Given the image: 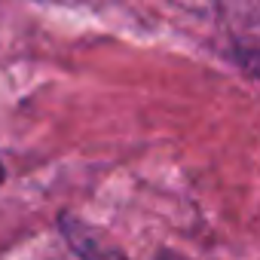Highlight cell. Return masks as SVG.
I'll use <instances>...</instances> for the list:
<instances>
[{"label":"cell","mask_w":260,"mask_h":260,"mask_svg":"<svg viewBox=\"0 0 260 260\" xmlns=\"http://www.w3.org/2000/svg\"><path fill=\"white\" fill-rule=\"evenodd\" d=\"M58 226H61L64 239H68V245H71L83 260H128V257L119 254L116 248H107L104 242H98V239L89 233V226H86L83 220H77L74 214H61ZM159 260H184V257H178V254H172V251H162Z\"/></svg>","instance_id":"cell-1"},{"label":"cell","mask_w":260,"mask_h":260,"mask_svg":"<svg viewBox=\"0 0 260 260\" xmlns=\"http://www.w3.org/2000/svg\"><path fill=\"white\" fill-rule=\"evenodd\" d=\"M7 181V169H4V162H0V184Z\"/></svg>","instance_id":"cell-2"}]
</instances>
